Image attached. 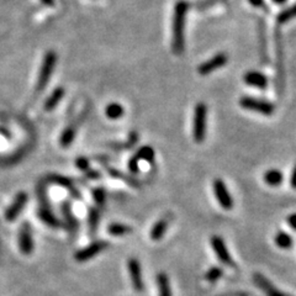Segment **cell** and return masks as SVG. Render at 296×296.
<instances>
[{"mask_svg":"<svg viewBox=\"0 0 296 296\" xmlns=\"http://www.w3.org/2000/svg\"><path fill=\"white\" fill-rule=\"evenodd\" d=\"M189 10V4L185 0H179L174 5L173 21H172V50L174 55H183L185 48V37H184V29H185V18Z\"/></svg>","mask_w":296,"mask_h":296,"instance_id":"cell-1","label":"cell"},{"mask_svg":"<svg viewBox=\"0 0 296 296\" xmlns=\"http://www.w3.org/2000/svg\"><path fill=\"white\" fill-rule=\"evenodd\" d=\"M206 118H207V106L204 103H198L194 109L193 118V137L196 143H201L205 140Z\"/></svg>","mask_w":296,"mask_h":296,"instance_id":"cell-3","label":"cell"},{"mask_svg":"<svg viewBox=\"0 0 296 296\" xmlns=\"http://www.w3.org/2000/svg\"><path fill=\"white\" fill-rule=\"evenodd\" d=\"M100 222V211L99 207H90L88 211V226L91 235L95 234Z\"/></svg>","mask_w":296,"mask_h":296,"instance_id":"cell-24","label":"cell"},{"mask_svg":"<svg viewBox=\"0 0 296 296\" xmlns=\"http://www.w3.org/2000/svg\"><path fill=\"white\" fill-rule=\"evenodd\" d=\"M248 1L254 8H263L264 6V0H248Z\"/></svg>","mask_w":296,"mask_h":296,"instance_id":"cell-36","label":"cell"},{"mask_svg":"<svg viewBox=\"0 0 296 296\" xmlns=\"http://www.w3.org/2000/svg\"><path fill=\"white\" fill-rule=\"evenodd\" d=\"M227 62H229V56L226 53H217L208 60L201 63L198 67V73L200 76H208L215 70L220 69L221 67H224Z\"/></svg>","mask_w":296,"mask_h":296,"instance_id":"cell-8","label":"cell"},{"mask_svg":"<svg viewBox=\"0 0 296 296\" xmlns=\"http://www.w3.org/2000/svg\"><path fill=\"white\" fill-rule=\"evenodd\" d=\"M93 198H94V201H95L96 206H99V207L104 206V204H105V200H106L105 189L101 188V186L94 189V190H93Z\"/></svg>","mask_w":296,"mask_h":296,"instance_id":"cell-30","label":"cell"},{"mask_svg":"<svg viewBox=\"0 0 296 296\" xmlns=\"http://www.w3.org/2000/svg\"><path fill=\"white\" fill-rule=\"evenodd\" d=\"M289 296H290V295H289Z\"/></svg>","mask_w":296,"mask_h":296,"instance_id":"cell-39","label":"cell"},{"mask_svg":"<svg viewBox=\"0 0 296 296\" xmlns=\"http://www.w3.org/2000/svg\"><path fill=\"white\" fill-rule=\"evenodd\" d=\"M168 225L169 218L167 217V216H164L163 218L157 221L156 224L153 225V227H152L151 234H149L152 241H161V239L163 238L164 234H166L167 229H168Z\"/></svg>","mask_w":296,"mask_h":296,"instance_id":"cell-17","label":"cell"},{"mask_svg":"<svg viewBox=\"0 0 296 296\" xmlns=\"http://www.w3.org/2000/svg\"><path fill=\"white\" fill-rule=\"evenodd\" d=\"M108 232L111 236H125V235L131 234L132 229H131L130 226H127V225L114 222V224L108 226Z\"/></svg>","mask_w":296,"mask_h":296,"instance_id":"cell-27","label":"cell"},{"mask_svg":"<svg viewBox=\"0 0 296 296\" xmlns=\"http://www.w3.org/2000/svg\"><path fill=\"white\" fill-rule=\"evenodd\" d=\"M274 242H275L276 246L281 249H290L294 244L291 236L285 231L276 232V235L274 236Z\"/></svg>","mask_w":296,"mask_h":296,"instance_id":"cell-23","label":"cell"},{"mask_svg":"<svg viewBox=\"0 0 296 296\" xmlns=\"http://www.w3.org/2000/svg\"><path fill=\"white\" fill-rule=\"evenodd\" d=\"M290 184L293 186V189L296 190V164L293 169V173H291V178H290Z\"/></svg>","mask_w":296,"mask_h":296,"instance_id":"cell-35","label":"cell"},{"mask_svg":"<svg viewBox=\"0 0 296 296\" xmlns=\"http://www.w3.org/2000/svg\"><path fill=\"white\" fill-rule=\"evenodd\" d=\"M108 247H109L108 242L95 241L93 242V243L89 244V246L82 248L81 251L77 252V253L74 254V259H76L77 262H81V263L82 262H88L90 261V259H93L95 256L100 254L101 252L105 251Z\"/></svg>","mask_w":296,"mask_h":296,"instance_id":"cell-6","label":"cell"},{"mask_svg":"<svg viewBox=\"0 0 296 296\" xmlns=\"http://www.w3.org/2000/svg\"><path fill=\"white\" fill-rule=\"evenodd\" d=\"M64 93L65 91H64V88H63V87H58V88H56L55 90L52 91V94L48 96L47 100L45 101V105H43L45 110L52 111L53 109H55L56 106L60 103V100H62L63 96H64Z\"/></svg>","mask_w":296,"mask_h":296,"instance_id":"cell-19","label":"cell"},{"mask_svg":"<svg viewBox=\"0 0 296 296\" xmlns=\"http://www.w3.org/2000/svg\"><path fill=\"white\" fill-rule=\"evenodd\" d=\"M86 177L91 180H96V179L101 178V173L98 171H94V169H89L88 172H86Z\"/></svg>","mask_w":296,"mask_h":296,"instance_id":"cell-33","label":"cell"},{"mask_svg":"<svg viewBox=\"0 0 296 296\" xmlns=\"http://www.w3.org/2000/svg\"><path fill=\"white\" fill-rule=\"evenodd\" d=\"M294 18H296V3L286 8L285 10L280 11L278 18H276V21H278V24H286L293 20Z\"/></svg>","mask_w":296,"mask_h":296,"instance_id":"cell-28","label":"cell"},{"mask_svg":"<svg viewBox=\"0 0 296 296\" xmlns=\"http://www.w3.org/2000/svg\"><path fill=\"white\" fill-rule=\"evenodd\" d=\"M286 221H288L289 226H290L294 231H296V212L290 213V215L288 216V218H286Z\"/></svg>","mask_w":296,"mask_h":296,"instance_id":"cell-34","label":"cell"},{"mask_svg":"<svg viewBox=\"0 0 296 296\" xmlns=\"http://www.w3.org/2000/svg\"><path fill=\"white\" fill-rule=\"evenodd\" d=\"M28 200H29V195L25 193V191H20V193L16 194L14 201L10 204V206L6 208L5 220L9 221V222L15 221L16 218H18V216L20 215L21 211L24 210V207H25Z\"/></svg>","mask_w":296,"mask_h":296,"instance_id":"cell-11","label":"cell"},{"mask_svg":"<svg viewBox=\"0 0 296 296\" xmlns=\"http://www.w3.org/2000/svg\"><path fill=\"white\" fill-rule=\"evenodd\" d=\"M243 81L244 83L251 87H254V88L266 89L268 87V77L266 74H263V73L257 72V70L247 72L243 77Z\"/></svg>","mask_w":296,"mask_h":296,"instance_id":"cell-15","label":"cell"},{"mask_svg":"<svg viewBox=\"0 0 296 296\" xmlns=\"http://www.w3.org/2000/svg\"><path fill=\"white\" fill-rule=\"evenodd\" d=\"M76 167L82 172H88L90 168V161L87 157H77L76 159Z\"/></svg>","mask_w":296,"mask_h":296,"instance_id":"cell-31","label":"cell"},{"mask_svg":"<svg viewBox=\"0 0 296 296\" xmlns=\"http://www.w3.org/2000/svg\"><path fill=\"white\" fill-rule=\"evenodd\" d=\"M60 211H62L63 216H64L68 230H69L70 232L77 231V229H78V220H77L74 213H73L72 204H70L69 201H63L62 205H60Z\"/></svg>","mask_w":296,"mask_h":296,"instance_id":"cell-16","label":"cell"},{"mask_svg":"<svg viewBox=\"0 0 296 296\" xmlns=\"http://www.w3.org/2000/svg\"><path fill=\"white\" fill-rule=\"evenodd\" d=\"M47 181H51L53 184H57V185L63 186L64 189H67L68 191L72 193V195L74 196V199H81V193L76 190V186H74V183L70 178L64 176H59V174H50L47 176Z\"/></svg>","mask_w":296,"mask_h":296,"instance_id":"cell-14","label":"cell"},{"mask_svg":"<svg viewBox=\"0 0 296 296\" xmlns=\"http://www.w3.org/2000/svg\"><path fill=\"white\" fill-rule=\"evenodd\" d=\"M210 242H211V247H212L213 252H215L218 261H220L222 264H225V266H232V268H234L235 262L234 259H232L231 254H230L229 249H227L226 243H225L224 239L221 238L220 236H216L215 235V236L211 237Z\"/></svg>","mask_w":296,"mask_h":296,"instance_id":"cell-7","label":"cell"},{"mask_svg":"<svg viewBox=\"0 0 296 296\" xmlns=\"http://www.w3.org/2000/svg\"><path fill=\"white\" fill-rule=\"evenodd\" d=\"M41 1H42V4H45V5L47 6L55 5V0H41Z\"/></svg>","mask_w":296,"mask_h":296,"instance_id":"cell-37","label":"cell"},{"mask_svg":"<svg viewBox=\"0 0 296 296\" xmlns=\"http://www.w3.org/2000/svg\"><path fill=\"white\" fill-rule=\"evenodd\" d=\"M138 163H140V162H138L137 159L135 158V157H131V159H130V161H128V163H127L128 171H130L132 174H138V173H140V168H138Z\"/></svg>","mask_w":296,"mask_h":296,"instance_id":"cell-32","label":"cell"},{"mask_svg":"<svg viewBox=\"0 0 296 296\" xmlns=\"http://www.w3.org/2000/svg\"><path fill=\"white\" fill-rule=\"evenodd\" d=\"M263 179L268 185L278 186L283 183L284 176L278 169H269V171H266V173H264Z\"/></svg>","mask_w":296,"mask_h":296,"instance_id":"cell-21","label":"cell"},{"mask_svg":"<svg viewBox=\"0 0 296 296\" xmlns=\"http://www.w3.org/2000/svg\"><path fill=\"white\" fill-rule=\"evenodd\" d=\"M37 216L43 224L52 227V229H59V227H62V222L51 211V208L48 207V204H41L37 210Z\"/></svg>","mask_w":296,"mask_h":296,"instance_id":"cell-13","label":"cell"},{"mask_svg":"<svg viewBox=\"0 0 296 296\" xmlns=\"http://www.w3.org/2000/svg\"><path fill=\"white\" fill-rule=\"evenodd\" d=\"M56 63H57V53L55 51H48L43 57L42 64H41L40 72H38L37 82H36V91L37 93L43 91V89L50 83L51 77L55 72Z\"/></svg>","mask_w":296,"mask_h":296,"instance_id":"cell-2","label":"cell"},{"mask_svg":"<svg viewBox=\"0 0 296 296\" xmlns=\"http://www.w3.org/2000/svg\"><path fill=\"white\" fill-rule=\"evenodd\" d=\"M33 237H32V229L29 222H24L19 231V248L20 252L25 256H29L33 252Z\"/></svg>","mask_w":296,"mask_h":296,"instance_id":"cell-9","label":"cell"},{"mask_svg":"<svg viewBox=\"0 0 296 296\" xmlns=\"http://www.w3.org/2000/svg\"><path fill=\"white\" fill-rule=\"evenodd\" d=\"M253 280L257 284V286L266 294V296H289L281 290H279L278 288H275L263 274L254 273Z\"/></svg>","mask_w":296,"mask_h":296,"instance_id":"cell-12","label":"cell"},{"mask_svg":"<svg viewBox=\"0 0 296 296\" xmlns=\"http://www.w3.org/2000/svg\"><path fill=\"white\" fill-rule=\"evenodd\" d=\"M108 173L110 174V176L113 177L114 179H118V180L125 181L126 184H130V185H132L133 188H136V189L140 188V185H141L140 181H137L135 178H132V177L126 176L125 173H122V172L118 171V169H115V168H111V167H109Z\"/></svg>","mask_w":296,"mask_h":296,"instance_id":"cell-22","label":"cell"},{"mask_svg":"<svg viewBox=\"0 0 296 296\" xmlns=\"http://www.w3.org/2000/svg\"><path fill=\"white\" fill-rule=\"evenodd\" d=\"M127 269L128 274H130L131 284H132L133 289L138 293H142L145 289V283H143L142 278V268H141V263L138 259L130 258L127 261Z\"/></svg>","mask_w":296,"mask_h":296,"instance_id":"cell-10","label":"cell"},{"mask_svg":"<svg viewBox=\"0 0 296 296\" xmlns=\"http://www.w3.org/2000/svg\"><path fill=\"white\" fill-rule=\"evenodd\" d=\"M77 135V128L74 126H68L65 127V130L63 131L62 135H60L59 138V143L62 147H68L73 143L74 138H76Z\"/></svg>","mask_w":296,"mask_h":296,"instance_id":"cell-26","label":"cell"},{"mask_svg":"<svg viewBox=\"0 0 296 296\" xmlns=\"http://www.w3.org/2000/svg\"><path fill=\"white\" fill-rule=\"evenodd\" d=\"M222 275H224V270L220 266H211L205 273V280H207L208 283H216L222 278Z\"/></svg>","mask_w":296,"mask_h":296,"instance_id":"cell-29","label":"cell"},{"mask_svg":"<svg viewBox=\"0 0 296 296\" xmlns=\"http://www.w3.org/2000/svg\"><path fill=\"white\" fill-rule=\"evenodd\" d=\"M286 1H288V0H273V3L276 4V5H283Z\"/></svg>","mask_w":296,"mask_h":296,"instance_id":"cell-38","label":"cell"},{"mask_svg":"<svg viewBox=\"0 0 296 296\" xmlns=\"http://www.w3.org/2000/svg\"><path fill=\"white\" fill-rule=\"evenodd\" d=\"M132 157H135L138 162L145 161L152 164L154 162L156 153H154V149L151 147V146H142L141 148H138L137 152H136Z\"/></svg>","mask_w":296,"mask_h":296,"instance_id":"cell-20","label":"cell"},{"mask_svg":"<svg viewBox=\"0 0 296 296\" xmlns=\"http://www.w3.org/2000/svg\"><path fill=\"white\" fill-rule=\"evenodd\" d=\"M212 189L216 200L218 201L221 207L227 211L232 210V207H234V199H232L231 194H230L229 189H227L224 180H221L218 178L215 179L212 183Z\"/></svg>","mask_w":296,"mask_h":296,"instance_id":"cell-5","label":"cell"},{"mask_svg":"<svg viewBox=\"0 0 296 296\" xmlns=\"http://www.w3.org/2000/svg\"><path fill=\"white\" fill-rule=\"evenodd\" d=\"M123 114H125V109L118 103L109 104L105 109V115L111 120H118V118H122Z\"/></svg>","mask_w":296,"mask_h":296,"instance_id":"cell-25","label":"cell"},{"mask_svg":"<svg viewBox=\"0 0 296 296\" xmlns=\"http://www.w3.org/2000/svg\"><path fill=\"white\" fill-rule=\"evenodd\" d=\"M157 286H158V296H173L171 288V280L166 273L161 271L157 274Z\"/></svg>","mask_w":296,"mask_h":296,"instance_id":"cell-18","label":"cell"},{"mask_svg":"<svg viewBox=\"0 0 296 296\" xmlns=\"http://www.w3.org/2000/svg\"><path fill=\"white\" fill-rule=\"evenodd\" d=\"M239 105L243 109H246V110L262 114V115L266 116H270L275 110V106L270 101L264 100V99L253 98V96H242L239 99Z\"/></svg>","mask_w":296,"mask_h":296,"instance_id":"cell-4","label":"cell"}]
</instances>
